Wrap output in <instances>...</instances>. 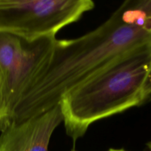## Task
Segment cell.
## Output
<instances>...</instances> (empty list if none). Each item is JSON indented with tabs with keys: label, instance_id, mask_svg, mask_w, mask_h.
<instances>
[{
	"label": "cell",
	"instance_id": "1",
	"mask_svg": "<svg viewBox=\"0 0 151 151\" xmlns=\"http://www.w3.org/2000/svg\"><path fill=\"white\" fill-rule=\"evenodd\" d=\"M150 40V32L125 23L114 13L82 36L57 39L50 61L23 94L10 122H20L47 112L75 86Z\"/></svg>",
	"mask_w": 151,
	"mask_h": 151
},
{
	"label": "cell",
	"instance_id": "2",
	"mask_svg": "<svg viewBox=\"0 0 151 151\" xmlns=\"http://www.w3.org/2000/svg\"><path fill=\"white\" fill-rule=\"evenodd\" d=\"M151 96V40L128 50L68 91L59 105L74 142L97 121L144 103Z\"/></svg>",
	"mask_w": 151,
	"mask_h": 151
},
{
	"label": "cell",
	"instance_id": "3",
	"mask_svg": "<svg viewBox=\"0 0 151 151\" xmlns=\"http://www.w3.org/2000/svg\"><path fill=\"white\" fill-rule=\"evenodd\" d=\"M94 7L93 0H0V31L28 40L55 37Z\"/></svg>",
	"mask_w": 151,
	"mask_h": 151
},
{
	"label": "cell",
	"instance_id": "4",
	"mask_svg": "<svg viewBox=\"0 0 151 151\" xmlns=\"http://www.w3.org/2000/svg\"><path fill=\"white\" fill-rule=\"evenodd\" d=\"M56 40L55 36L28 40L0 31V79L7 124L23 94L50 61Z\"/></svg>",
	"mask_w": 151,
	"mask_h": 151
},
{
	"label": "cell",
	"instance_id": "5",
	"mask_svg": "<svg viewBox=\"0 0 151 151\" xmlns=\"http://www.w3.org/2000/svg\"><path fill=\"white\" fill-rule=\"evenodd\" d=\"M63 120L58 105L37 116L9 122L0 129V151H49L52 135Z\"/></svg>",
	"mask_w": 151,
	"mask_h": 151
},
{
	"label": "cell",
	"instance_id": "6",
	"mask_svg": "<svg viewBox=\"0 0 151 151\" xmlns=\"http://www.w3.org/2000/svg\"><path fill=\"white\" fill-rule=\"evenodd\" d=\"M7 113H6L5 106H4L2 85H1V79H0V129L4 128V125L7 124Z\"/></svg>",
	"mask_w": 151,
	"mask_h": 151
},
{
	"label": "cell",
	"instance_id": "7",
	"mask_svg": "<svg viewBox=\"0 0 151 151\" xmlns=\"http://www.w3.org/2000/svg\"><path fill=\"white\" fill-rule=\"evenodd\" d=\"M145 151H151V142L147 144V147H146Z\"/></svg>",
	"mask_w": 151,
	"mask_h": 151
},
{
	"label": "cell",
	"instance_id": "8",
	"mask_svg": "<svg viewBox=\"0 0 151 151\" xmlns=\"http://www.w3.org/2000/svg\"><path fill=\"white\" fill-rule=\"evenodd\" d=\"M108 151H127L125 150H124V149H113V148H111L109 149Z\"/></svg>",
	"mask_w": 151,
	"mask_h": 151
},
{
	"label": "cell",
	"instance_id": "9",
	"mask_svg": "<svg viewBox=\"0 0 151 151\" xmlns=\"http://www.w3.org/2000/svg\"><path fill=\"white\" fill-rule=\"evenodd\" d=\"M72 151H76V150H72Z\"/></svg>",
	"mask_w": 151,
	"mask_h": 151
}]
</instances>
